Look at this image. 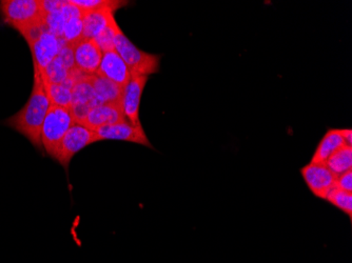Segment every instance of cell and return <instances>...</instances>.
<instances>
[{
  "label": "cell",
  "mask_w": 352,
  "mask_h": 263,
  "mask_svg": "<svg viewBox=\"0 0 352 263\" xmlns=\"http://www.w3.org/2000/svg\"><path fill=\"white\" fill-rule=\"evenodd\" d=\"M41 74L34 70V84L29 100L17 114L12 116L6 124L28 138L33 146L41 149V128L50 108Z\"/></svg>",
  "instance_id": "obj_1"
},
{
  "label": "cell",
  "mask_w": 352,
  "mask_h": 263,
  "mask_svg": "<svg viewBox=\"0 0 352 263\" xmlns=\"http://www.w3.org/2000/svg\"><path fill=\"white\" fill-rule=\"evenodd\" d=\"M0 12L3 21L21 35L35 25L45 23L47 16L41 10V0H3Z\"/></svg>",
  "instance_id": "obj_2"
},
{
  "label": "cell",
  "mask_w": 352,
  "mask_h": 263,
  "mask_svg": "<svg viewBox=\"0 0 352 263\" xmlns=\"http://www.w3.org/2000/svg\"><path fill=\"white\" fill-rule=\"evenodd\" d=\"M74 124L70 108L51 104L41 128V144L53 159L56 158L63 137Z\"/></svg>",
  "instance_id": "obj_3"
},
{
  "label": "cell",
  "mask_w": 352,
  "mask_h": 263,
  "mask_svg": "<svg viewBox=\"0 0 352 263\" xmlns=\"http://www.w3.org/2000/svg\"><path fill=\"white\" fill-rule=\"evenodd\" d=\"M116 50L124 59L131 77L147 76L160 71V55L150 54L140 50L120 29L116 34Z\"/></svg>",
  "instance_id": "obj_4"
},
{
  "label": "cell",
  "mask_w": 352,
  "mask_h": 263,
  "mask_svg": "<svg viewBox=\"0 0 352 263\" xmlns=\"http://www.w3.org/2000/svg\"><path fill=\"white\" fill-rule=\"evenodd\" d=\"M98 141V135L95 132L80 124H74L63 137L55 160H57L65 169L68 170L69 164L74 155L86 146Z\"/></svg>",
  "instance_id": "obj_5"
},
{
  "label": "cell",
  "mask_w": 352,
  "mask_h": 263,
  "mask_svg": "<svg viewBox=\"0 0 352 263\" xmlns=\"http://www.w3.org/2000/svg\"><path fill=\"white\" fill-rule=\"evenodd\" d=\"M308 189L318 198L325 199L328 192L336 187L337 176L334 175L325 163L310 162L300 170Z\"/></svg>",
  "instance_id": "obj_6"
},
{
  "label": "cell",
  "mask_w": 352,
  "mask_h": 263,
  "mask_svg": "<svg viewBox=\"0 0 352 263\" xmlns=\"http://www.w3.org/2000/svg\"><path fill=\"white\" fill-rule=\"evenodd\" d=\"M75 68L84 75L98 73L102 51L95 39L82 38L73 45Z\"/></svg>",
  "instance_id": "obj_7"
},
{
  "label": "cell",
  "mask_w": 352,
  "mask_h": 263,
  "mask_svg": "<svg viewBox=\"0 0 352 263\" xmlns=\"http://www.w3.org/2000/svg\"><path fill=\"white\" fill-rule=\"evenodd\" d=\"M148 79L149 77L147 76L131 77V80L122 93V106L124 117L134 126H142L140 119V100Z\"/></svg>",
  "instance_id": "obj_8"
},
{
  "label": "cell",
  "mask_w": 352,
  "mask_h": 263,
  "mask_svg": "<svg viewBox=\"0 0 352 263\" xmlns=\"http://www.w3.org/2000/svg\"><path fill=\"white\" fill-rule=\"evenodd\" d=\"M126 122L128 120L124 117L122 106H120V104H104L102 106L91 108L80 126L89 128L93 132H96L104 126H113V124H122V122Z\"/></svg>",
  "instance_id": "obj_9"
},
{
  "label": "cell",
  "mask_w": 352,
  "mask_h": 263,
  "mask_svg": "<svg viewBox=\"0 0 352 263\" xmlns=\"http://www.w3.org/2000/svg\"><path fill=\"white\" fill-rule=\"evenodd\" d=\"M98 135V141L100 140H120V141L133 142L142 144L148 148H152L145 130L142 126H132L129 122L104 126L95 132Z\"/></svg>",
  "instance_id": "obj_10"
},
{
  "label": "cell",
  "mask_w": 352,
  "mask_h": 263,
  "mask_svg": "<svg viewBox=\"0 0 352 263\" xmlns=\"http://www.w3.org/2000/svg\"><path fill=\"white\" fill-rule=\"evenodd\" d=\"M96 75L106 77L122 89L126 88L131 80L129 69L116 50L102 53V61Z\"/></svg>",
  "instance_id": "obj_11"
},
{
  "label": "cell",
  "mask_w": 352,
  "mask_h": 263,
  "mask_svg": "<svg viewBox=\"0 0 352 263\" xmlns=\"http://www.w3.org/2000/svg\"><path fill=\"white\" fill-rule=\"evenodd\" d=\"M60 39L45 32L36 41L30 45L35 71L43 72L47 65L58 56Z\"/></svg>",
  "instance_id": "obj_12"
},
{
  "label": "cell",
  "mask_w": 352,
  "mask_h": 263,
  "mask_svg": "<svg viewBox=\"0 0 352 263\" xmlns=\"http://www.w3.org/2000/svg\"><path fill=\"white\" fill-rule=\"evenodd\" d=\"M118 11L116 8H106L100 11L91 12L82 15L84 31L82 37L95 39L114 21V13Z\"/></svg>",
  "instance_id": "obj_13"
},
{
  "label": "cell",
  "mask_w": 352,
  "mask_h": 263,
  "mask_svg": "<svg viewBox=\"0 0 352 263\" xmlns=\"http://www.w3.org/2000/svg\"><path fill=\"white\" fill-rule=\"evenodd\" d=\"M84 79L94 89L104 104H120L122 106L124 89L120 88L113 81L100 75H84Z\"/></svg>",
  "instance_id": "obj_14"
},
{
  "label": "cell",
  "mask_w": 352,
  "mask_h": 263,
  "mask_svg": "<svg viewBox=\"0 0 352 263\" xmlns=\"http://www.w3.org/2000/svg\"><path fill=\"white\" fill-rule=\"evenodd\" d=\"M77 70L70 72V76L63 84H54L43 82L47 98L51 104L61 106V108H70L72 104V89L79 76H76Z\"/></svg>",
  "instance_id": "obj_15"
},
{
  "label": "cell",
  "mask_w": 352,
  "mask_h": 263,
  "mask_svg": "<svg viewBox=\"0 0 352 263\" xmlns=\"http://www.w3.org/2000/svg\"><path fill=\"white\" fill-rule=\"evenodd\" d=\"M344 146H346V144L342 138L340 130L332 128V130H328L318 144L311 162L325 163L336 152L339 151Z\"/></svg>",
  "instance_id": "obj_16"
},
{
  "label": "cell",
  "mask_w": 352,
  "mask_h": 263,
  "mask_svg": "<svg viewBox=\"0 0 352 263\" xmlns=\"http://www.w3.org/2000/svg\"><path fill=\"white\" fill-rule=\"evenodd\" d=\"M325 164L337 177L345 172L350 171L352 168V146H344L342 149L336 152Z\"/></svg>",
  "instance_id": "obj_17"
},
{
  "label": "cell",
  "mask_w": 352,
  "mask_h": 263,
  "mask_svg": "<svg viewBox=\"0 0 352 263\" xmlns=\"http://www.w3.org/2000/svg\"><path fill=\"white\" fill-rule=\"evenodd\" d=\"M70 3L82 12V15L106 8H116L118 10L129 3L122 0H70Z\"/></svg>",
  "instance_id": "obj_18"
},
{
  "label": "cell",
  "mask_w": 352,
  "mask_h": 263,
  "mask_svg": "<svg viewBox=\"0 0 352 263\" xmlns=\"http://www.w3.org/2000/svg\"><path fill=\"white\" fill-rule=\"evenodd\" d=\"M43 79V82H49V84H60L63 81H66L70 76V71L66 68V65H63V61L56 57L47 68L39 73Z\"/></svg>",
  "instance_id": "obj_19"
},
{
  "label": "cell",
  "mask_w": 352,
  "mask_h": 263,
  "mask_svg": "<svg viewBox=\"0 0 352 263\" xmlns=\"http://www.w3.org/2000/svg\"><path fill=\"white\" fill-rule=\"evenodd\" d=\"M328 203L333 205L334 207L347 214L348 216L351 217L352 214V193L338 189L337 187H332L328 192L325 197Z\"/></svg>",
  "instance_id": "obj_20"
},
{
  "label": "cell",
  "mask_w": 352,
  "mask_h": 263,
  "mask_svg": "<svg viewBox=\"0 0 352 263\" xmlns=\"http://www.w3.org/2000/svg\"><path fill=\"white\" fill-rule=\"evenodd\" d=\"M82 31H84V23H82V17H74V19H68L65 23L63 38L61 39L69 45H75L77 41L84 38Z\"/></svg>",
  "instance_id": "obj_21"
},
{
  "label": "cell",
  "mask_w": 352,
  "mask_h": 263,
  "mask_svg": "<svg viewBox=\"0 0 352 263\" xmlns=\"http://www.w3.org/2000/svg\"><path fill=\"white\" fill-rule=\"evenodd\" d=\"M120 25L114 19L104 31L98 35L95 41L100 45V50L104 52L116 50V39L118 32L120 31Z\"/></svg>",
  "instance_id": "obj_22"
},
{
  "label": "cell",
  "mask_w": 352,
  "mask_h": 263,
  "mask_svg": "<svg viewBox=\"0 0 352 263\" xmlns=\"http://www.w3.org/2000/svg\"><path fill=\"white\" fill-rule=\"evenodd\" d=\"M65 23L66 21L61 11L53 12L45 16V27H47V33H51L57 38H63Z\"/></svg>",
  "instance_id": "obj_23"
},
{
  "label": "cell",
  "mask_w": 352,
  "mask_h": 263,
  "mask_svg": "<svg viewBox=\"0 0 352 263\" xmlns=\"http://www.w3.org/2000/svg\"><path fill=\"white\" fill-rule=\"evenodd\" d=\"M57 57L63 61V65H66V68L70 72L76 69L75 68L74 49H73V45L65 43L63 39H60V49H59L58 56Z\"/></svg>",
  "instance_id": "obj_24"
},
{
  "label": "cell",
  "mask_w": 352,
  "mask_h": 263,
  "mask_svg": "<svg viewBox=\"0 0 352 263\" xmlns=\"http://www.w3.org/2000/svg\"><path fill=\"white\" fill-rule=\"evenodd\" d=\"M69 1H63V0H43L41 1V10L43 13H53V12L61 11L63 7L68 5Z\"/></svg>",
  "instance_id": "obj_25"
},
{
  "label": "cell",
  "mask_w": 352,
  "mask_h": 263,
  "mask_svg": "<svg viewBox=\"0 0 352 263\" xmlns=\"http://www.w3.org/2000/svg\"><path fill=\"white\" fill-rule=\"evenodd\" d=\"M336 187L338 189L343 190V191L349 192L352 193V171L345 172L338 176L336 180Z\"/></svg>",
  "instance_id": "obj_26"
},
{
  "label": "cell",
  "mask_w": 352,
  "mask_h": 263,
  "mask_svg": "<svg viewBox=\"0 0 352 263\" xmlns=\"http://www.w3.org/2000/svg\"><path fill=\"white\" fill-rule=\"evenodd\" d=\"M340 133H341L346 146H352V130L350 128H343V130H340Z\"/></svg>",
  "instance_id": "obj_27"
}]
</instances>
